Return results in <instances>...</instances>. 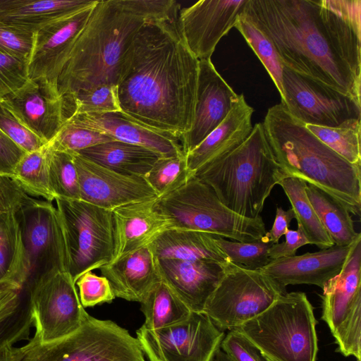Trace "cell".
Returning a JSON list of instances; mask_svg holds the SVG:
<instances>
[{
  "label": "cell",
  "mask_w": 361,
  "mask_h": 361,
  "mask_svg": "<svg viewBox=\"0 0 361 361\" xmlns=\"http://www.w3.org/2000/svg\"><path fill=\"white\" fill-rule=\"evenodd\" d=\"M283 65L360 101V0H247Z\"/></svg>",
  "instance_id": "6da1fadb"
},
{
  "label": "cell",
  "mask_w": 361,
  "mask_h": 361,
  "mask_svg": "<svg viewBox=\"0 0 361 361\" xmlns=\"http://www.w3.org/2000/svg\"><path fill=\"white\" fill-rule=\"evenodd\" d=\"M180 10L141 27L124 54L117 86L122 112L180 140L192 123L199 60L180 33Z\"/></svg>",
  "instance_id": "7a4b0ae2"
},
{
  "label": "cell",
  "mask_w": 361,
  "mask_h": 361,
  "mask_svg": "<svg viewBox=\"0 0 361 361\" xmlns=\"http://www.w3.org/2000/svg\"><path fill=\"white\" fill-rule=\"evenodd\" d=\"M178 7L174 0L97 1L58 78L60 95L117 85L124 54L141 27Z\"/></svg>",
  "instance_id": "3957f363"
},
{
  "label": "cell",
  "mask_w": 361,
  "mask_h": 361,
  "mask_svg": "<svg viewBox=\"0 0 361 361\" xmlns=\"http://www.w3.org/2000/svg\"><path fill=\"white\" fill-rule=\"evenodd\" d=\"M262 126L286 176L316 186L360 215L361 164L350 163L323 143L281 103L268 109Z\"/></svg>",
  "instance_id": "277c9868"
},
{
  "label": "cell",
  "mask_w": 361,
  "mask_h": 361,
  "mask_svg": "<svg viewBox=\"0 0 361 361\" xmlns=\"http://www.w3.org/2000/svg\"><path fill=\"white\" fill-rule=\"evenodd\" d=\"M192 176L209 185L225 206L249 219L260 216L273 188L287 177L261 123L239 147L206 162Z\"/></svg>",
  "instance_id": "5b68a950"
},
{
  "label": "cell",
  "mask_w": 361,
  "mask_h": 361,
  "mask_svg": "<svg viewBox=\"0 0 361 361\" xmlns=\"http://www.w3.org/2000/svg\"><path fill=\"white\" fill-rule=\"evenodd\" d=\"M317 322L305 293H286L266 310L233 329L267 361H316Z\"/></svg>",
  "instance_id": "8992f818"
},
{
  "label": "cell",
  "mask_w": 361,
  "mask_h": 361,
  "mask_svg": "<svg viewBox=\"0 0 361 361\" xmlns=\"http://www.w3.org/2000/svg\"><path fill=\"white\" fill-rule=\"evenodd\" d=\"M154 207L169 221L170 228L202 231L243 243L261 240L267 232L261 216L249 219L233 212L194 176L175 191L158 197Z\"/></svg>",
  "instance_id": "52a82bcc"
},
{
  "label": "cell",
  "mask_w": 361,
  "mask_h": 361,
  "mask_svg": "<svg viewBox=\"0 0 361 361\" xmlns=\"http://www.w3.org/2000/svg\"><path fill=\"white\" fill-rule=\"evenodd\" d=\"M20 350L19 361H147L128 330L89 314L70 335L44 343L31 339Z\"/></svg>",
  "instance_id": "ba28073f"
},
{
  "label": "cell",
  "mask_w": 361,
  "mask_h": 361,
  "mask_svg": "<svg viewBox=\"0 0 361 361\" xmlns=\"http://www.w3.org/2000/svg\"><path fill=\"white\" fill-rule=\"evenodd\" d=\"M55 200L64 230L68 272L75 283L83 273L113 260V212L81 200Z\"/></svg>",
  "instance_id": "9c48e42d"
},
{
  "label": "cell",
  "mask_w": 361,
  "mask_h": 361,
  "mask_svg": "<svg viewBox=\"0 0 361 361\" xmlns=\"http://www.w3.org/2000/svg\"><path fill=\"white\" fill-rule=\"evenodd\" d=\"M286 293V287L261 270L229 262L202 313L220 330H231L263 312Z\"/></svg>",
  "instance_id": "30bf717a"
},
{
  "label": "cell",
  "mask_w": 361,
  "mask_h": 361,
  "mask_svg": "<svg viewBox=\"0 0 361 361\" xmlns=\"http://www.w3.org/2000/svg\"><path fill=\"white\" fill-rule=\"evenodd\" d=\"M322 289L321 318L335 338L336 351L361 361V236L340 273Z\"/></svg>",
  "instance_id": "8fae6325"
},
{
  "label": "cell",
  "mask_w": 361,
  "mask_h": 361,
  "mask_svg": "<svg viewBox=\"0 0 361 361\" xmlns=\"http://www.w3.org/2000/svg\"><path fill=\"white\" fill-rule=\"evenodd\" d=\"M281 104L305 125L349 128L361 125V103L283 65Z\"/></svg>",
  "instance_id": "7c38bea8"
},
{
  "label": "cell",
  "mask_w": 361,
  "mask_h": 361,
  "mask_svg": "<svg viewBox=\"0 0 361 361\" xmlns=\"http://www.w3.org/2000/svg\"><path fill=\"white\" fill-rule=\"evenodd\" d=\"M29 285V304L35 326L33 341L51 342L80 327L88 313L68 271L47 272Z\"/></svg>",
  "instance_id": "4fadbf2b"
},
{
  "label": "cell",
  "mask_w": 361,
  "mask_h": 361,
  "mask_svg": "<svg viewBox=\"0 0 361 361\" xmlns=\"http://www.w3.org/2000/svg\"><path fill=\"white\" fill-rule=\"evenodd\" d=\"M16 213L25 247L27 284L47 272L68 271L66 238L57 208L51 202L31 198Z\"/></svg>",
  "instance_id": "5bb4252c"
},
{
  "label": "cell",
  "mask_w": 361,
  "mask_h": 361,
  "mask_svg": "<svg viewBox=\"0 0 361 361\" xmlns=\"http://www.w3.org/2000/svg\"><path fill=\"white\" fill-rule=\"evenodd\" d=\"M224 337L208 316L193 312L173 325L154 331L141 326L136 331L149 361H211Z\"/></svg>",
  "instance_id": "9a60e30c"
},
{
  "label": "cell",
  "mask_w": 361,
  "mask_h": 361,
  "mask_svg": "<svg viewBox=\"0 0 361 361\" xmlns=\"http://www.w3.org/2000/svg\"><path fill=\"white\" fill-rule=\"evenodd\" d=\"M97 2L56 19L35 32L27 61L28 78L44 79L57 87L58 78Z\"/></svg>",
  "instance_id": "2e32d148"
},
{
  "label": "cell",
  "mask_w": 361,
  "mask_h": 361,
  "mask_svg": "<svg viewBox=\"0 0 361 361\" xmlns=\"http://www.w3.org/2000/svg\"><path fill=\"white\" fill-rule=\"evenodd\" d=\"M247 0H201L180 10L178 26L191 53L211 59L220 39L234 27Z\"/></svg>",
  "instance_id": "e0dca14e"
},
{
  "label": "cell",
  "mask_w": 361,
  "mask_h": 361,
  "mask_svg": "<svg viewBox=\"0 0 361 361\" xmlns=\"http://www.w3.org/2000/svg\"><path fill=\"white\" fill-rule=\"evenodd\" d=\"M71 154L78 173L81 200L113 210L158 198L143 177L121 174L78 153Z\"/></svg>",
  "instance_id": "ac0fdd59"
},
{
  "label": "cell",
  "mask_w": 361,
  "mask_h": 361,
  "mask_svg": "<svg viewBox=\"0 0 361 361\" xmlns=\"http://www.w3.org/2000/svg\"><path fill=\"white\" fill-rule=\"evenodd\" d=\"M237 94L217 72L211 59L199 61V71L192 123L180 138L183 150L188 154L228 116Z\"/></svg>",
  "instance_id": "d6986e66"
},
{
  "label": "cell",
  "mask_w": 361,
  "mask_h": 361,
  "mask_svg": "<svg viewBox=\"0 0 361 361\" xmlns=\"http://www.w3.org/2000/svg\"><path fill=\"white\" fill-rule=\"evenodd\" d=\"M4 99L19 118L37 135L49 142L63 126L65 101L56 86L44 79H30Z\"/></svg>",
  "instance_id": "ffe728a7"
},
{
  "label": "cell",
  "mask_w": 361,
  "mask_h": 361,
  "mask_svg": "<svg viewBox=\"0 0 361 361\" xmlns=\"http://www.w3.org/2000/svg\"><path fill=\"white\" fill-rule=\"evenodd\" d=\"M155 258L161 281L191 312L202 313L227 264Z\"/></svg>",
  "instance_id": "44dd1931"
},
{
  "label": "cell",
  "mask_w": 361,
  "mask_h": 361,
  "mask_svg": "<svg viewBox=\"0 0 361 361\" xmlns=\"http://www.w3.org/2000/svg\"><path fill=\"white\" fill-rule=\"evenodd\" d=\"M353 244L334 245L315 252L273 259L259 270L284 287L310 284L323 288L327 281L340 273Z\"/></svg>",
  "instance_id": "7402d4cb"
},
{
  "label": "cell",
  "mask_w": 361,
  "mask_h": 361,
  "mask_svg": "<svg viewBox=\"0 0 361 361\" xmlns=\"http://www.w3.org/2000/svg\"><path fill=\"white\" fill-rule=\"evenodd\" d=\"M76 123L106 133L116 140L150 149L161 157H168L185 153L179 138L135 121L122 111L104 114H71Z\"/></svg>",
  "instance_id": "603a6c76"
},
{
  "label": "cell",
  "mask_w": 361,
  "mask_h": 361,
  "mask_svg": "<svg viewBox=\"0 0 361 361\" xmlns=\"http://www.w3.org/2000/svg\"><path fill=\"white\" fill-rule=\"evenodd\" d=\"M157 199L130 203L112 210L115 248L111 262L147 247L162 231L170 228L169 221L154 207Z\"/></svg>",
  "instance_id": "cb8c5ba5"
},
{
  "label": "cell",
  "mask_w": 361,
  "mask_h": 361,
  "mask_svg": "<svg viewBox=\"0 0 361 361\" xmlns=\"http://www.w3.org/2000/svg\"><path fill=\"white\" fill-rule=\"evenodd\" d=\"M116 298L142 302L161 281L156 258L145 247L99 268Z\"/></svg>",
  "instance_id": "d4e9b609"
},
{
  "label": "cell",
  "mask_w": 361,
  "mask_h": 361,
  "mask_svg": "<svg viewBox=\"0 0 361 361\" xmlns=\"http://www.w3.org/2000/svg\"><path fill=\"white\" fill-rule=\"evenodd\" d=\"M253 111L244 95L239 94L225 119L187 154V164L191 176L206 162L231 152L245 141L253 128L251 122Z\"/></svg>",
  "instance_id": "484cf974"
},
{
  "label": "cell",
  "mask_w": 361,
  "mask_h": 361,
  "mask_svg": "<svg viewBox=\"0 0 361 361\" xmlns=\"http://www.w3.org/2000/svg\"><path fill=\"white\" fill-rule=\"evenodd\" d=\"M148 247L157 258L224 264L230 262L216 243L215 235L202 231L169 228L157 235Z\"/></svg>",
  "instance_id": "4316f807"
},
{
  "label": "cell",
  "mask_w": 361,
  "mask_h": 361,
  "mask_svg": "<svg viewBox=\"0 0 361 361\" xmlns=\"http://www.w3.org/2000/svg\"><path fill=\"white\" fill-rule=\"evenodd\" d=\"M97 0H0V21L33 32Z\"/></svg>",
  "instance_id": "83f0119b"
},
{
  "label": "cell",
  "mask_w": 361,
  "mask_h": 361,
  "mask_svg": "<svg viewBox=\"0 0 361 361\" xmlns=\"http://www.w3.org/2000/svg\"><path fill=\"white\" fill-rule=\"evenodd\" d=\"M77 153L116 173L143 178L161 157L143 147L118 140L97 145Z\"/></svg>",
  "instance_id": "f1b7e54d"
},
{
  "label": "cell",
  "mask_w": 361,
  "mask_h": 361,
  "mask_svg": "<svg viewBox=\"0 0 361 361\" xmlns=\"http://www.w3.org/2000/svg\"><path fill=\"white\" fill-rule=\"evenodd\" d=\"M28 281L22 231L16 212H0V283Z\"/></svg>",
  "instance_id": "f546056e"
},
{
  "label": "cell",
  "mask_w": 361,
  "mask_h": 361,
  "mask_svg": "<svg viewBox=\"0 0 361 361\" xmlns=\"http://www.w3.org/2000/svg\"><path fill=\"white\" fill-rule=\"evenodd\" d=\"M305 191L319 219L335 245H350L361 236L355 230L351 213L339 201L311 184L307 185Z\"/></svg>",
  "instance_id": "4dcf8cb0"
},
{
  "label": "cell",
  "mask_w": 361,
  "mask_h": 361,
  "mask_svg": "<svg viewBox=\"0 0 361 361\" xmlns=\"http://www.w3.org/2000/svg\"><path fill=\"white\" fill-rule=\"evenodd\" d=\"M23 288L14 283H0V350L26 338L34 325L30 304H23Z\"/></svg>",
  "instance_id": "1f68e13d"
},
{
  "label": "cell",
  "mask_w": 361,
  "mask_h": 361,
  "mask_svg": "<svg viewBox=\"0 0 361 361\" xmlns=\"http://www.w3.org/2000/svg\"><path fill=\"white\" fill-rule=\"evenodd\" d=\"M279 185L284 190L295 214V218L310 244L323 250L334 245L329 234L312 207L305 188L307 183L301 179L287 176Z\"/></svg>",
  "instance_id": "d6a6232c"
},
{
  "label": "cell",
  "mask_w": 361,
  "mask_h": 361,
  "mask_svg": "<svg viewBox=\"0 0 361 361\" xmlns=\"http://www.w3.org/2000/svg\"><path fill=\"white\" fill-rule=\"evenodd\" d=\"M50 142L37 149L25 152L16 164L10 176L27 195L42 197L48 202L55 200L49 182V162Z\"/></svg>",
  "instance_id": "836d02e7"
},
{
  "label": "cell",
  "mask_w": 361,
  "mask_h": 361,
  "mask_svg": "<svg viewBox=\"0 0 361 361\" xmlns=\"http://www.w3.org/2000/svg\"><path fill=\"white\" fill-rule=\"evenodd\" d=\"M141 310L145 318L142 326L150 331L181 322L192 312L162 281L141 302Z\"/></svg>",
  "instance_id": "e575fe53"
},
{
  "label": "cell",
  "mask_w": 361,
  "mask_h": 361,
  "mask_svg": "<svg viewBox=\"0 0 361 361\" xmlns=\"http://www.w3.org/2000/svg\"><path fill=\"white\" fill-rule=\"evenodd\" d=\"M234 27L239 30L261 61L274 81L281 95V100H283V63L273 43L259 29L241 13L239 15Z\"/></svg>",
  "instance_id": "d590c367"
},
{
  "label": "cell",
  "mask_w": 361,
  "mask_h": 361,
  "mask_svg": "<svg viewBox=\"0 0 361 361\" xmlns=\"http://www.w3.org/2000/svg\"><path fill=\"white\" fill-rule=\"evenodd\" d=\"M191 176L188 168L187 154L159 157L144 176L158 197L165 196L182 185Z\"/></svg>",
  "instance_id": "8d00e7d4"
},
{
  "label": "cell",
  "mask_w": 361,
  "mask_h": 361,
  "mask_svg": "<svg viewBox=\"0 0 361 361\" xmlns=\"http://www.w3.org/2000/svg\"><path fill=\"white\" fill-rule=\"evenodd\" d=\"M49 176L56 198L80 200L78 173L71 153L51 148Z\"/></svg>",
  "instance_id": "74e56055"
},
{
  "label": "cell",
  "mask_w": 361,
  "mask_h": 361,
  "mask_svg": "<svg viewBox=\"0 0 361 361\" xmlns=\"http://www.w3.org/2000/svg\"><path fill=\"white\" fill-rule=\"evenodd\" d=\"M66 104H71L68 115L104 114L121 111L118 97V86L102 85L63 97Z\"/></svg>",
  "instance_id": "f35d334b"
},
{
  "label": "cell",
  "mask_w": 361,
  "mask_h": 361,
  "mask_svg": "<svg viewBox=\"0 0 361 361\" xmlns=\"http://www.w3.org/2000/svg\"><path fill=\"white\" fill-rule=\"evenodd\" d=\"M323 143L351 164H361V125L349 128H327L305 125Z\"/></svg>",
  "instance_id": "ab89813d"
},
{
  "label": "cell",
  "mask_w": 361,
  "mask_h": 361,
  "mask_svg": "<svg viewBox=\"0 0 361 361\" xmlns=\"http://www.w3.org/2000/svg\"><path fill=\"white\" fill-rule=\"evenodd\" d=\"M116 140L100 131L82 126L66 118L54 137L50 140L53 149L77 153L90 147Z\"/></svg>",
  "instance_id": "60d3db41"
},
{
  "label": "cell",
  "mask_w": 361,
  "mask_h": 361,
  "mask_svg": "<svg viewBox=\"0 0 361 361\" xmlns=\"http://www.w3.org/2000/svg\"><path fill=\"white\" fill-rule=\"evenodd\" d=\"M215 239L230 262L240 267L258 270L271 261L269 250L274 243L267 235L261 240L250 243L230 241L216 235Z\"/></svg>",
  "instance_id": "b9f144b4"
},
{
  "label": "cell",
  "mask_w": 361,
  "mask_h": 361,
  "mask_svg": "<svg viewBox=\"0 0 361 361\" xmlns=\"http://www.w3.org/2000/svg\"><path fill=\"white\" fill-rule=\"evenodd\" d=\"M0 129L25 152L37 149L48 142L33 133L4 99H0Z\"/></svg>",
  "instance_id": "7bdbcfd3"
},
{
  "label": "cell",
  "mask_w": 361,
  "mask_h": 361,
  "mask_svg": "<svg viewBox=\"0 0 361 361\" xmlns=\"http://www.w3.org/2000/svg\"><path fill=\"white\" fill-rule=\"evenodd\" d=\"M75 285L79 288V298L84 308L110 303L116 298L108 279L102 275H96L92 271L80 276Z\"/></svg>",
  "instance_id": "ee69618b"
},
{
  "label": "cell",
  "mask_w": 361,
  "mask_h": 361,
  "mask_svg": "<svg viewBox=\"0 0 361 361\" xmlns=\"http://www.w3.org/2000/svg\"><path fill=\"white\" fill-rule=\"evenodd\" d=\"M35 32L23 27L0 21V51L26 61L30 56Z\"/></svg>",
  "instance_id": "f6af8a7d"
},
{
  "label": "cell",
  "mask_w": 361,
  "mask_h": 361,
  "mask_svg": "<svg viewBox=\"0 0 361 361\" xmlns=\"http://www.w3.org/2000/svg\"><path fill=\"white\" fill-rule=\"evenodd\" d=\"M27 79V62L0 51V99L20 88Z\"/></svg>",
  "instance_id": "bcb514c9"
},
{
  "label": "cell",
  "mask_w": 361,
  "mask_h": 361,
  "mask_svg": "<svg viewBox=\"0 0 361 361\" xmlns=\"http://www.w3.org/2000/svg\"><path fill=\"white\" fill-rule=\"evenodd\" d=\"M220 348L234 361H267L259 350L235 329L229 330Z\"/></svg>",
  "instance_id": "7dc6e473"
},
{
  "label": "cell",
  "mask_w": 361,
  "mask_h": 361,
  "mask_svg": "<svg viewBox=\"0 0 361 361\" xmlns=\"http://www.w3.org/2000/svg\"><path fill=\"white\" fill-rule=\"evenodd\" d=\"M284 235V242L273 244L270 247L269 257L271 260L293 257L298 248L310 244L299 226L296 231L288 229Z\"/></svg>",
  "instance_id": "c3c4849f"
},
{
  "label": "cell",
  "mask_w": 361,
  "mask_h": 361,
  "mask_svg": "<svg viewBox=\"0 0 361 361\" xmlns=\"http://www.w3.org/2000/svg\"><path fill=\"white\" fill-rule=\"evenodd\" d=\"M25 152L0 129V176L9 178Z\"/></svg>",
  "instance_id": "681fc988"
},
{
  "label": "cell",
  "mask_w": 361,
  "mask_h": 361,
  "mask_svg": "<svg viewBox=\"0 0 361 361\" xmlns=\"http://www.w3.org/2000/svg\"><path fill=\"white\" fill-rule=\"evenodd\" d=\"M23 191L11 178L0 176V212L14 209L23 197Z\"/></svg>",
  "instance_id": "f907efd6"
},
{
  "label": "cell",
  "mask_w": 361,
  "mask_h": 361,
  "mask_svg": "<svg viewBox=\"0 0 361 361\" xmlns=\"http://www.w3.org/2000/svg\"><path fill=\"white\" fill-rule=\"evenodd\" d=\"M294 218L295 214L291 208L284 210L281 207H278L273 226L266 234L269 241L274 244L278 243L280 238L288 231L290 223Z\"/></svg>",
  "instance_id": "816d5d0a"
},
{
  "label": "cell",
  "mask_w": 361,
  "mask_h": 361,
  "mask_svg": "<svg viewBox=\"0 0 361 361\" xmlns=\"http://www.w3.org/2000/svg\"><path fill=\"white\" fill-rule=\"evenodd\" d=\"M20 357V347L11 345L0 350V361H19Z\"/></svg>",
  "instance_id": "f5cc1de1"
},
{
  "label": "cell",
  "mask_w": 361,
  "mask_h": 361,
  "mask_svg": "<svg viewBox=\"0 0 361 361\" xmlns=\"http://www.w3.org/2000/svg\"><path fill=\"white\" fill-rule=\"evenodd\" d=\"M211 361H234L225 352L221 350L220 347L215 351Z\"/></svg>",
  "instance_id": "db71d44e"
}]
</instances>
